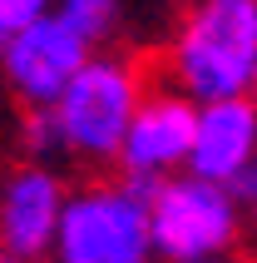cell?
<instances>
[{
  "mask_svg": "<svg viewBox=\"0 0 257 263\" xmlns=\"http://www.w3.org/2000/svg\"><path fill=\"white\" fill-rule=\"evenodd\" d=\"M94 55L55 10L30 20L5 50H0V80L20 104H50L59 89L70 85L79 65Z\"/></svg>",
  "mask_w": 257,
  "mask_h": 263,
  "instance_id": "cell-7",
  "label": "cell"
},
{
  "mask_svg": "<svg viewBox=\"0 0 257 263\" xmlns=\"http://www.w3.org/2000/svg\"><path fill=\"white\" fill-rule=\"evenodd\" d=\"M143 89H148V74L134 55L94 50L79 65V74L45 104L50 124H55L59 159L89 164V169H114L124 129L134 119V109H139Z\"/></svg>",
  "mask_w": 257,
  "mask_h": 263,
  "instance_id": "cell-2",
  "label": "cell"
},
{
  "mask_svg": "<svg viewBox=\"0 0 257 263\" xmlns=\"http://www.w3.org/2000/svg\"><path fill=\"white\" fill-rule=\"evenodd\" d=\"M238 199H243V214H247V229H252V234H257V174L247 179V189L238 194Z\"/></svg>",
  "mask_w": 257,
  "mask_h": 263,
  "instance_id": "cell-11",
  "label": "cell"
},
{
  "mask_svg": "<svg viewBox=\"0 0 257 263\" xmlns=\"http://www.w3.org/2000/svg\"><path fill=\"white\" fill-rule=\"evenodd\" d=\"M148 189L154 184L124 174H94L84 184H70L45 263H158Z\"/></svg>",
  "mask_w": 257,
  "mask_h": 263,
  "instance_id": "cell-3",
  "label": "cell"
},
{
  "mask_svg": "<svg viewBox=\"0 0 257 263\" xmlns=\"http://www.w3.org/2000/svg\"><path fill=\"white\" fill-rule=\"evenodd\" d=\"M55 0H0V50L30 25V20H40Z\"/></svg>",
  "mask_w": 257,
  "mask_h": 263,
  "instance_id": "cell-10",
  "label": "cell"
},
{
  "mask_svg": "<svg viewBox=\"0 0 257 263\" xmlns=\"http://www.w3.org/2000/svg\"><path fill=\"white\" fill-rule=\"evenodd\" d=\"M188 169L213 179V184H228L238 194L247 189V179L257 174V95L198 104Z\"/></svg>",
  "mask_w": 257,
  "mask_h": 263,
  "instance_id": "cell-8",
  "label": "cell"
},
{
  "mask_svg": "<svg viewBox=\"0 0 257 263\" xmlns=\"http://www.w3.org/2000/svg\"><path fill=\"white\" fill-rule=\"evenodd\" d=\"M50 10L89 45V50H109L124 30V0H55Z\"/></svg>",
  "mask_w": 257,
  "mask_h": 263,
  "instance_id": "cell-9",
  "label": "cell"
},
{
  "mask_svg": "<svg viewBox=\"0 0 257 263\" xmlns=\"http://www.w3.org/2000/svg\"><path fill=\"white\" fill-rule=\"evenodd\" d=\"M148 229H154L158 263H198L238 253L247 214L238 189L178 169L148 189Z\"/></svg>",
  "mask_w": 257,
  "mask_h": 263,
  "instance_id": "cell-4",
  "label": "cell"
},
{
  "mask_svg": "<svg viewBox=\"0 0 257 263\" xmlns=\"http://www.w3.org/2000/svg\"><path fill=\"white\" fill-rule=\"evenodd\" d=\"M198 263H238V253H223V258H198Z\"/></svg>",
  "mask_w": 257,
  "mask_h": 263,
  "instance_id": "cell-12",
  "label": "cell"
},
{
  "mask_svg": "<svg viewBox=\"0 0 257 263\" xmlns=\"http://www.w3.org/2000/svg\"><path fill=\"white\" fill-rule=\"evenodd\" d=\"M65 199H70V184L59 174V164L25 159L5 169L0 174V253L45 263L59 214H65Z\"/></svg>",
  "mask_w": 257,
  "mask_h": 263,
  "instance_id": "cell-6",
  "label": "cell"
},
{
  "mask_svg": "<svg viewBox=\"0 0 257 263\" xmlns=\"http://www.w3.org/2000/svg\"><path fill=\"white\" fill-rule=\"evenodd\" d=\"M163 80L198 104L257 95V0H188L163 45Z\"/></svg>",
  "mask_w": 257,
  "mask_h": 263,
  "instance_id": "cell-1",
  "label": "cell"
},
{
  "mask_svg": "<svg viewBox=\"0 0 257 263\" xmlns=\"http://www.w3.org/2000/svg\"><path fill=\"white\" fill-rule=\"evenodd\" d=\"M0 263H30V258H10V253H0Z\"/></svg>",
  "mask_w": 257,
  "mask_h": 263,
  "instance_id": "cell-13",
  "label": "cell"
},
{
  "mask_svg": "<svg viewBox=\"0 0 257 263\" xmlns=\"http://www.w3.org/2000/svg\"><path fill=\"white\" fill-rule=\"evenodd\" d=\"M193 129H198V100H188L183 89H173L168 80L143 89L139 109L124 129L114 174L139 179V184H158V179L188 169L193 154Z\"/></svg>",
  "mask_w": 257,
  "mask_h": 263,
  "instance_id": "cell-5",
  "label": "cell"
}]
</instances>
